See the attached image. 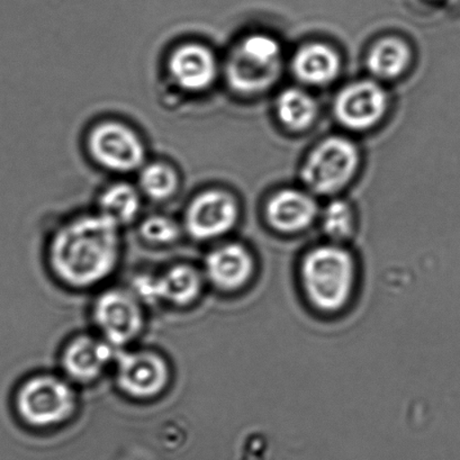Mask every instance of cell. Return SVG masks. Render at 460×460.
I'll use <instances>...</instances> for the list:
<instances>
[{
  "instance_id": "obj_6",
  "label": "cell",
  "mask_w": 460,
  "mask_h": 460,
  "mask_svg": "<svg viewBox=\"0 0 460 460\" xmlns=\"http://www.w3.org/2000/svg\"><path fill=\"white\" fill-rule=\"evenodd\" d=\"M93 318L102 338L116 349L136 341L145 328L141 299L124 288L102 292L93 304Z\"/></svg>"
},
{
  "instance_id": "obj_18",
  "label": "cell",
  "mask_w": 460,
  "mask_h": 460,
  "mask_svg": "<svg viewBox=\"0 0 460 460\" xmlns=\"http://www.w3.org/2000/svg\"><path fill=\"white\" fill-rule=\"evenodd\" d=\"M277 115L286 128L303 131L315 122L318 104L314 97L298 88L285 89L276 102Z\"/></svg>"
},
{
  "instance_id": "obj_10",
  "label": "cell",
  "mask_w": 460,
  "mask_h": 460,
  "mask_svg": "<svg viewBox=\"0 0 460 460\" xmlns=\"http://www.w3.org/2000/svg\"><path fill=\"white\" fill-rule=\"evenodd\" d=\"M238 217L239 207L234 196L221 190H207L187 208L185 229L196 240H213L234 229Z\"/></svg>"
},
{
  "instance_id": "obj_7",
  "label": "cell",
  "mask_w": 460,
  "mask_h": 460,
  "mask_svg": "<svg viewBox=\"0 0 460 460\" xmlns=\"http://www.w3.org/2000/svg\"><path fill=\"white\" fill-rule=\"evenodd\" d=\"M115 364L116 383L119 390L132 399H155L171 383V367L157 351H118Z\"/></svg>"
},
{
  "instance_id": "obj_8",
  "label": "cell",
  "mask_w": 460,
  "mask_h": 460,
  "mask_svg": "<svg viewBox=\"0 0 460 460\" xmlns=\"http://www.w3.org/2000/svg\"><path fill=\"white\" fill-rule=\"evenodd\" d=\"M92 157L107 171L128 173L142 168L145 146L132 128L119 122H104L93 128L88 137Z\"/></svg>"
},
{
  "instance_id": "obj_21",
  "label": "cell",
  "mask_w": 460,
  "mask_h": 460,
  "mask_svg": "<svg viewBox=\"0 0 460 460\" xmlns=\"http://www.w3.org/2000/svg\"><path fill=\"white\" fill-rule=\"evenodd\" d=\"M140 234L147 243L169 245L180 239L181 227L171 217L151 216L142 222Z\"/></svg>"
},
{
  "instance_id": "obj_4",
  "label": "cell",
  "mask_w": 460,
  "mask_h": 460,
  "mask_svg": "<svg viewBox=\"0 0 460 460\" xmlns=\"http://www.w3.org/2000/svg\"><path fill=\"white\" fill-rule=\"evenodd\" d=\"M281 49L267 34H252L241 40L227 58V83L235 92L252 95L270 88L280 75Z\"/></svg>"
},
{
  "instance_id": "obj_5",
  "label": "cell",
  "mask_w": 460,
  "mask_h": 460,
  "mask_svg": "<svg viewBox=\"0 0 460 460\" xmlns=\"http://www.w3.org/2000/svg\"><path fill=\"white\" fill-rule=\"evenodd\" d=\"M359 162V151L354 142L341 137L325 138L304 163L303 182L316 194L337 193L355 177Z\"/></svg>"
},
{
  "instance_id": "obj_14",
  "label": "cell",
  "mask_w": 460,
  "mask_h": 460,
  "mask_svg": "<svg viewBox=\"0 0 460 460\" xmlns=\"http://www.w3.org/2000/svg\"><path fill=\"white\" fill-rule=\"evenodd\" d=\"M253 259L240 243L214 248L205 259V276L214 288L225 292L240 289L253 274Z\"/></svg>"
},
{
  "instance_id": "obj_17",
  "label": "cell",
  "mask_w": 460,
  "mask_h": 460,
  "mask_svg": "<svg viewBox=\"0 0 460 460\" xmlns=\"http://www.w3.org/2000/svg\"><path fill=\"white\" fill-rule=\"evenodd\" d=\"M412 53L403 40L384 38L370 49L367 66L370 73L379 79H394L404 73Z\"/></svg>"
},
{
  "instance_id": "obj_19",
  "label": "cell",
  "mask_w": 460,
  "mask_h": 460,
  "mask_svg": "<svg viewBox=\"0 0 460 460\" xmlns=\"http://www.w3.org/2000/svg\"><path fill=\"white\" fill-rule=\"evenodd\" d=\"M141 199L131 185L119 182L109 187L100 199V213L116 225L131 223L140 212Z\"/></svg>"
},
{
  "instance_id": "obj_16",
  "label": "cell",
  "mask_w": 460,
  "mask_h": 460,
  "mask_svg": "<svg viewBox=\"0 0 460 460\" xmlns=\"http://www.w3.org/2000/svg\"><path fill=\"white\" fill-rule=\"evenodd\" d=\"M294 75L301 82L316 84L332 83L341 69L339 53L323 43H309L299 48L293 59Z\"/></svg>"
},
{
  "instance_id": "obj_9",
  "label": "cell",
  "mask_w": 460,
  "mask_h": 460,
  "mask_svg": "<svg viewBox=\"0 0 460 460\" xmlns=\"http://www.w3.org/2000/svg\"><path fill=\"white\" fill-rule=\"evenodd\" d=\"M203 275L189 263H178L157 276L142 275L133 281V292L142 301L185 307L199 297Z\"/></svg>"
},
{
  "instance_id": "obj_11",
  "label": "cell",
  "mask_w": 460,
  "mask_h": 460,
  "mask_svg": "<svg viewBox=\"0 0 460 460\" xmlns=\"http://www.w3.org/2000/svg\"><path fill=\"white\" fill-rule=\"evenodd\" d=\"M388 98L385 89L372 80H359L343 88L334 102V115L343 127L364 131L385 115Z\"/></svg>"
},
{
  "instance_id": "obj_1",
  "label": "cell",
  "mask_w": 460,
  "mask_h": 460,
  "mask_svg": "<svg viewBox=\"0 0 460 460\" xmlns=\"http://www.w3.org/2000/svg\"><path fill=\"white\" fill-rule=\"evenodd\" d=\"M119 226L98 213L66 223L49 247V261L62 283L74 288L101 284L113 274L119 261Z\"/></svg>"
},
{
  "instance_id": "obj_22",
  "label": "cell",
  "mask_w": 460,
  "mask_h": 460,
  "mask_svg": "<svg viewBox=\"0 0 460 460\" xmlns=\"http://www.w3.org/2000/svg\"><path fill=\"white\" fill-rule=\"evenodd\" d=\"M323 222L324 231L332 238H347L354 226L351 208L343 200H334L324 209Z\"/></svg>"
},
{
  "instance_id": "obj_15",
  "label": "cell",
  "mask_w": 460,
  "mask_h": 460,
  "mask_svg": "<svg viewBox=\"0 0 460 460\" xmlns=\"http://www.w3.org/2000/svg\"><path fill=\"white\" fill-rule=\"evenodd\" d=\"M318 216V205L311 195L296 190H284L272 196L266 208L270 225L284 234L305 230Z\"/></svg>"
},
{
  "instance_id": "obj_3",
  "label": "cell",
  "mask_w": 460,
  "mask_h": 460,
  "mask_svg": "<svg viewBox=\"0 0 460 460\" xmlns=\"http://www.w3.org/2000/svg\"><path fill=\"white\" fill-rule=\"evenodd\" d=\"M77 404V394L70 383L51 374L25 379L14 397L17 417L33 428H50L68 421Z\"/></svg>"
},
{
  "instance_id": "obj_20",
  "label": "cell",
  "mask_w": 460,
  "mask_h": 460,
  "mask_svg": "<svg viewBox=\"0 0 460 460\" xmlns=\"http://www.w3.org/2000/svg\"><path fill=\"white\" fill-rule=\"evenodd\" d=\"M138 184L147 198L166 200L175 195L180 186V178L175 169L169 164L155 163L142 168Z\"/></svg>"
},
{
  "instance_id": "obj_13",
  "label": "cell",
  "mask_w": 460,
  "mask_h": 460,
  "mask_svg": "<svg viewBox=\"0 0 460 460\" xmlns=\"http://www.w3.org/2000/svg\"><path fill=\"white\" fill-rule=\"evenodd\" d=\"M169 73L186 92L207 91L216 82L218 66L216 56L199 43L182 44L169 58Z\"/></svg>"
},
{
  "instance_id": "obj_12",
  "label": "cell",
  "mask_w": 460,
  "mask_h": 460,
  "mask_svg": "<svg viewBox=\"0 0 460 460\" xmlns=\"http://www.w3.org/2000/svg\"><path fill=\"white\" fill-rule=\"evenodd\" d=\"M115 347L104 338L83 334L73 339L61 355V366L66 377L77 383H92L100 378L116 359Z\"/></svg>"
},
{
  "instance_id": "obj_2",
  "label": "cell",
  "mask_w": 460,
  "mask_h": 460,
  "mask_svg": "<svg viewBox=\"0 0 460 460\" xmlns=\"http://www.w3.org/2000/svg\"><path fill=\"white\" fill-rule=\"evenodd\" d=\"M302 279L314 305L327 312L341 310L354 289L355 262L346 250L324 245L304 259Z\"/></svg>"
}]
</instances>
